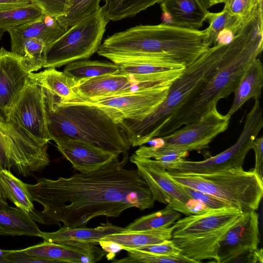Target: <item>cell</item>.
Masks as SVG:
<instances>
[{
  "mask_svg": "<svg viewBox=\"0 0 263 263\" xmlns=\"http://www.w3.org/2000/svg\"><path fill=\"white\" fill-rule=\"evenodd\" d=\"M128 159L126 152L121 160L118 157L93 171L27 184L32 201L43 206L29 215L44 224L74 228L101 216L118 217L129 208H153L155 200L149 189L137 168H126Z\"/></svg>",
  "mask_w": 263,
  "mask_h": 263,
  "instance_id": "obj_1",
  "label": "cell"
},
{
  "mask_svg": "<svg viewBox=\"0 0 263 263\" xmlns=\"http://www.w3.org/2000/svg\"><path fill=\"white\" fill-rule=\"evenodd\" d=\"M262 49L263 18L257 10L246 21L232 40L226 44L216 69L163 126L158 137L193 122L217 106L219 100L234 92L245 71Z\"/></svg>",
  "mask_w": 263,
  "mask_h": 263,
  "instance_id": "obj_2",
  "label": "cell"
},
{
  "mask_svg": "<svg viewBox=\"0 0 263 263\" xmlns=\"http://www.w3.org/2000/svg\"><path fill=\"white\" fill-rule=\"evenodd\" d=\"M201 30L163 23L138 25L108 36L98 54L113 63L139 57L165 59L187 67L210 47Z\"/></svg>",
  "mask_w": 263,
  "mask_h": 263,
  "instance_id": "obj_3",
  "label": "cell"
},
{
  "mask_svg": "<svg viewBox=\"0 0 263 263\" xmlns=\"http://www.w3.org/2000/svg\"><path fill=\"white\" fill-rule=\"evenodd\" d=\"M44 89L51 140L61 138L81 140L118 155L130 149L131 146L120 124L102 108L80 99L61 100L49 90Z\"/></svg>",
  "mask_w": 263,
  "mask_h": 263,
  "instance_id": "obj_4",
  "label": "cell"
},
{
  "mask_svg": "<svg viewBox=\"0 0 263 263\" xmlns=\"http://www.w3.org/2000/svg\"><path fill=\"white\" fill-rule=\"evenodd\" d=\"M225 46H211L186 67L170 86L163 101L141 119L124 120L119 123L131 146H140L158 137L163 126L216 69Z\"/></svg>",
  "mask_w": 263,
  "mask_h": 263,
  "instance_id": "obj_5",
  "label": "cell"
},
{
  "mask_svg": "<svg viewBox=\"0 0 263 263\" xmlns=\"http://www.w3.org/2000/svg\"><path fill=\"white\" fill-rule=\"evenodd\" d=\"M167 172L176 183L212 195L242 214L257 210L263 196V178L254 169L246 171L240 167L206 174Z\"/></svg>",
  "mask_w": 263,
  "mask_h": 263,
  "instance_id": "obj_6",
  "label": "cell"
},
{
  "mask_svg": "<svg viewBox=\"0 0 263 263\" xmlns=\"http://www.w3.org/2000/svg\"><path fill=\"white\" fill-rule=\"evenodd\" d=\"M110 21L102 7L68 29L46 47L44 68H57L78 60L89 58L98 51L106 27Z\"/></svg>",
  "mask_w": 263,
  "mask_h": 263,
  "instance_id": "obj_7",
  "label": "cell"
},
{
  "mask_svg": "<svg viewBox=\"0 0 263 263\" xmlns=\"http://www.w3.org/2000/svg\"><path fill=\"white\" fill-rule=\"evenodd\" d=\"M48 143L35 140L14 122L0 120V165L27 177L50 163Z\"/></svg>",
  "mask_w": 263,
  "mask_h": 263,
  "instance_id": "obj_8",
  "label": "cell"
},
{
  "mask_svg": "<svg viewBox=\"0 0 263 263\" xmlns=\"http://www.w3.org/2000/svg\"><path fill=\"white\" fill-rule=\"evenodd\" d=\"M255 101L246 116L242 130L232 146L204 160L192 161L183 159L170 165L166 170L187 174H206L242 167L247 155L252 149L254 140L263 126L260 102Z\"/></svg>",
  "mask_w": 263,
  "mask_h": 263,
  "instance_id": "obj_9",
  "label": "cell"
},
{
  "mask_svg": "<svg viewBox=\"0 0 263 263\" xmlns=\"http://www.w3.org/2000/svg\"><path fill=\"white\" fill-rule=\"evenodd\" d=\"M9 120L42 143L51 140L48 128L45 89L30 76L11 109Z\"/></svg>",
  "mask_w": 263,
  "mask_h": 263,
  "instance_id": "obj_10",
  "label": "cell"
},
{
  "mask_svg": "<svg viewBox=\"0 0 263 263\" xmlns=\"http://www.w3.org/2000/svg\"><path fill=\"white\" fill-rule=\"evenodd\" d=\"M230 119L221 114L217 106L213 107L193 122L161 137L162 142L160 145L186 152L202 150L227 129Z\"/></svg>",
  "mask_w": 263,
  "mask_h": 263,
  "instance_id": "obj_11",
  "label": "cell"
},
{
  "mask_svg": "<svg viewBox=\"0 0 263 263\" xmlns=\"http://www.w3.org/2000/svg\"><path fill=\"white\" fill-rule=\"evenodd\" d=\"M170 86L83 101L100 107L119 124L124 120H139L152 111L163 101Z\"/></svg>",
  "mask_w": 263,
  "mask_h": 263,
  "instance_id": "obj_12",
  "label": "cell"
},
{
  "mask_svg": "<svg viewBox=\"0 0 263 263\" xmlns=\"http://www.w3.org/2000/svg\"><path fill=\"white\" fill-rule=\"evenodd\" d=\"M129 160L136 165L155 201L186 216L191 215L186 205L191 197L180 184L171 178L164 167L155 160L141 157L135 154L129 157Z\"/></svg>",
  "mask_w": 263,
  "mask_h": 263,
  "instance_id": "obj_13",
  "label": "cell"
},
{
  "mask_svg": "<svg viewBox=\"0 0 263 263\" xmlns=\"http://www.w3.org/2000/svg\"><path fill=\"white\" fill-rule=\"evenodd\" d=\"M259 242L258 214L256 211L243 214L220 241L217 262H232L244 253L257 248Z\"/></svg>",
  "mask_w": 263,
  "mask_h": 263,
  "instance_id": "obj_14",
  "label": "cell"
},
{
  "mask_svg": "<svg viewBox=\"0 0 263 263\" xmlns=\"http://www.w3.org/2000/svg\"><path fill=\"white\" fill-rule=\"evenodd\" d=\"M22 57L0 49V120H9L11 109L24 89L30 74L21 63Z\"/></svg>",
  "mask_w": 263,
  "mask_h": 263,
  "instance_id": "obj_15",
  "label": "cell"
},
{
  "mask_svg": "<svg viewBox=\"0 0 263 263\" xmlns=\"http://www.w3.org/2000/svg\"><path fill=\"white\" fill-rule=\"evenodd\" d=\"M242 215L239 211L233 208L190 215L174 223L172 238H192L213 233L236 222Z\"/></svg>",
  "mask_w": 263,
  "mask_h": 263,
  "instance_id": "obj_16",
  "label": "cell"
},
{
  "mask_svg": "<svg viewBox=\"0 0 263 263\" xmlns=\"http://www.w3.org/2000/svg\"><path fill=\"white\" fill-rule=\"evenodd\" d=\"M53 141L63 157L80 173L96 170L115 160L119 155L81 140L61 138Z\"/></svg>",
  "mask_w": 263,
  "mask_h": 263,
  "instance_id": "obj_17",
  "label": "cell"
},
{
  "mask_svg": "<svg viewBox=\"0 0 263 263\" xmlns=\"http://www.w3.org/2000/svg\"><path fill=\"white\" fill-rule=\"evenodd\" d=\"M21 250L30 256L58 262L95 263L105 255V252L96 245L58 243L45 240Z\"/></svg>",
  "mask_w": 263,
  "mask_h": 263,
  "instance_id": "obj_18",
  "label": "cell"
},
{
  "mask_svg": "<svg viewBox=\"0 0 263 263\" xmlns=\"http://www.w3.org/2000/svg\"><path fill=\"white\" fill-rule=\"evenodd\" d=\"M11 39V51L14 52L27 39L42 40L46 47L58 40L66 31L57 19L44 12L38 18L8 29Z\"/></svg>",
  "mask_w": 263,
  "mask_h": 263,
  "instance_id": "obj_19",
  "label": "cell"
},
{
  "mask_svg": "<svg viewBox=\"0 0 263 263\" xmlns=\"http://www.w3.org/2000/svg\"><path fill=\"white\" fill-rule=\"evenodd\" d=\"M162 23L174 26L199 29L208 12L200 0H162Z\"/></svg>",
  "mask_w": 263,
  "mask_h": 263,
  "instance_id": "obj_20",
  "label": "cell"
},
{
  "mask_svg": "<svg viewBox=\"0 0 263 263\" xmlns=\"http://www.w3.org/2000/svg\"><path fill=\"white\" fill-rule=\"evenodd\" d=\"M133 82L127 75L120 73L91 78L79 82L75 90L80 99L88 101L126 93Z\"/></svg>",
  "mask_w": 263,
  "mask_h": 263,
  "instance_id": "obj_21",
  "label": "cell"
},
{
  "mask_svg": "<svg viewBox=\"0 0 263 263\" xmlns=\"http://www.w3.org/2000/svg\"><path fill=\"white\" fill-rule=\"evenodd\" d=\"M125 230V228L107 222L95 228H88L85 226L74 228L63 226L56 232H41L40 237L44 240L54 243L97 245L105 236Z\"/></svg>",
  "mask_w": 263,
  "mask_h": 263,
  "instance_id": "obj_22",
  "label": "cell"
},
{
  "mask_svg": "<svg viewBox=\"0 0 263 263\" xmlns=\"http://www.w3.org/2000/svg\"><path fill=\"white\" fill-rule=\"evenodd\" d=\"M235 223L213 233L198 237H175L172 238L171 240L180 250V253L183 256L192 260L194 262H200L206 259L213 260V262H217L219 242Z\"/></svg>",
  "mask_w": 263,
  "mask_h": 263,
  "instance_id": "obj_23",
  "label": "cell"
},
{
  "mask_svg": "<svg viewBox=\"0 0 263 263\" xmlns=\"http://www.w3.org/2000/svg\"><path fill=\"white\" fill-rule=\"evenodd\" d=\"M248 18L233 14L224 7L218 12L208 11L205 18L209 23L206 28L207 43L210 47L229 43L239 33Z\"/></svg>",
  "mask_w": 263,
  "mask_h": 263,
  "instance_id": "obj_24",
  "label": "cell"
},
{
  "mask_svg": "<svg viewBox=\"0 0 263 263\" xmlns=\"http://www.w3.org/2000/svg\"><path fill=\"white\" fill-rule=\"evenodd\" d=\"M263 87V65L257 58L248 66L235 89L232 106L226 114L231 117L249 99L259 100Z\"/></svg>",
  "mask_w": 263,
  "mask_h": 263,
  "instance_id": "obj_25",
  "label": "cell"
},
{
  "mask_svg": "<svg viewBox=\"0 0 263 263\" xmlns=\"http://www.w3.org/2000/svg\"><path fill=\"white\" fill-rule=\"evenodd\" d=\"M41 231L29 214L21 209H0V235L40 237Z\"/></svg>",
  "mask_w": 263,
  "mask_h": 263,
  "instance_id": "obj_26",
  "label": "cell"
},
{
  "mask_svg": "<svg viewBox=\"0 0 263 263\" xmlns=\"http://www.w3.org/2000/svg\"><path fill=\"white\" fill-rule=\"evenodd\" d=\"M173 226L147 230L124 231L105 236L101 240L111 241L125 249H135L161 243L172 238Z\"/></svg>",
  "mask_w": 263,
  "mask_h": 263,
  "instance_id": "obj_27",
  "label": "cell"
},
{
  "mask_svg": "<svg viewBox=\"0 0 263 263\" xmlns=\"http://www.w3.org/2000/svg\"><path fill=\"white\" fill-rule=\"evenodd\" d=\"M30 76L61 100L73 101L80 99L75 90L77 82L55 68H47L39 72L30 73Z\"/></svg>",
  "mask_w": 263,
  "mask_h": 263,
  "instance_id": "obj_28",
  "label": "cell"
},
{
  "mask_svg": "<svg viewBox=\"0 0 263 263\" xmlns=\"http://www.w3.org/2000/svg\"><path fill=\"white\" fill-rule=\"evenodd\" d=\"M63 72L78 83L98 76L119 73V68L112 62L85 59L66 64Z\"/></svg>",
  "mask_w": 263,
  "mask_h": 263,
  "instance_id": "obj_29",
  "label": "cell"
},
{
  "mask_svg": "<svg viewBox=\"0 0 263 263\" xmlns=\"http://www.w3.org/2000/svg\"><path fill=\"white\" fill-rule=\"evenodd\" d=\"M0 183L7 199L11 201L16 207L28 214L35 209L27 184L18 179L6 169L0 171Z\"/></svg>",
  "mask_w": 263,
  "mask_h": 263,
  "instance_id": "obj_30",
  "label": "cell"
},
{
  "mask_svg": "<svg viewBox=\"0 0 263 263\" xmlns=\"http://www.w3.org/2000/svg\"><path fill=\"white\" fill-rule=\"evenodd\" d=\"M162 0H105L102 7L105 16L112 21L136 15Z\"/></svg>",
  "mask_w": 263,
  "mask_h": 263,
  "instance_id": "obj_31",
  "label": "cell"
},
{
  "mask_svg": "<svg viewBox=\"0 0 263 263\" xmlns=\"http://www.w3.org/2000/svg\"><path fill=\"white\" fill-rule=\"evenodd\" d=\"M181 215V213L166 206L159 211L135 219L125 229L127 231H138L170 227L179 219Z\"/></svg>",
  "mask_w": 263,
  "mask_h": 263,
  "instance_id": "obj_32",
  "label": "cell"
},
{
  "mask_svg": "<svg viewBox=\"0 0 263 263\" xmlns=\"http://www.w3.org/2000/svg\"><path fill=\"white\" fill-rule=\"evenodd\" d=\"M43 10L33 2L21 6L0 10V29H8L39 18Z\"/></svg>",
  "mask_w": 263,
  "mask_h": 263,
  "instance_id": "obj_33",
  "label": "cell"
},
{
  "mask_svg": "<svg viewBox=\"0 0 263 263\" xmlns=\"http://www.w3.org/2000/svg\"><path fill=\"white\" fill-rule=\"evenodd\" d=\"M46 46L41 40L31 38L26 40L14 52L22 57L21 63L29 73L44 68Z\"/></svg>",
  "mask_w": 263,
  "mask_h": 263,
  "instance_id": "obj_34",
  "label": "cell"
},
{
  "mask_svg": "<svg viewBox=\"0 0 263 263\" xmlns=\"http://www.w3.org/2000/svg\"><path fill=\"white\" fill-rule=\"evenodd\" d=\"M101 0H68L69 7L65 14L56 18L67 31L81 20L98 11Z\"/></svg>",
  "mask_w": 263,
  "mask_h": 263,
  "instance_id": "obj_35",
  "label": "cell"
},
{
  "mask_svg": "<svg viewBox=\"0 0 263 263\" xmlns=\"http://www.w3.org/2000/svg\"><path fill=\"white\" fill-rule=\"evenodd\" d=\"M189 152L166 147L161 145H141L135 154L138 156L153 159L165 169L170 165L186 157Z\"/></svg>",
  "mask_w": 263,
  "mask_h": 263,
  "instance_id": "obj_36",
  "label": "cell"
},
{
  "mask_svg": "<svg viewBox=\"0 0 263 263\" xmlns=\"http://www.w3.org/2000/svg\"><path fill=\"white\" fill-rule=\"evenodd\" d=\"M127 257L112 261L114 263H185L194 262L192 260L183 256L181 253L176 255H160L139 251L126 249Z\"/></svg>",
  "mask_w": 263,
  "mask_h": 263,
  "instance_id": "obj_37",
  "label": "cell"
},
{
  "mask_svg": "<svg viewBox=\"0 0 263 263\" xmlns=\"http://www.w3.org/2000/svg\"><path fill=\"white\" fill-rule=\"evenodd\" d=\"M223 3L224 7L230 12L243 19L248 18L258 9L257 0H224Z\"/></svg>",
  "mask_w": 263,
  "mask_h": 263,
  "instance_id": "obj_38",
  "label": "cell"
},
{
  "mask_svg": "<svg viewBox=\"0 0 263 263\" xmlns=\"http://www.w3.org/2000/svg\"><path fill=\"white\" fill-rule=\"evenodd\" d=\"M180 185L191 199L201 202L211 210L232 208L224 201L212 195L189 187Z\"/></svg>",
  "mask_w": 263,
  "mask_h": 263,
  "instance_id": "obj_39",
  "label": "cell"
},
{
  "mask_svg": "<svg viewBox=\"0 0 263 263\" xmlns=\"http://www.w3.org/2000/svg\"><path fill=\"white\" fill-rule=\"evenodd\" d=\"M43 12L57 18L65 14L69 7L68 0H32Z\"/></svg>",
  "mask_w": 263,
  "mask_h": 263,
  "instance_id": "obj_40",
  "label": "cell"
},
{
  "mask_svg": "<svg viewBox=\"0 0 263 263\" xmlns=\"http://www.w3.org/2000/svg\"><path fill=\"white\" fill-rule=\"evenodd\" d=\"M133 249L165 256L176 255L180 253V250L175 245L171 239L165 240L161 243L143 246Z\"/></svg>",
  "mask_w": 263,
  "mask_h": 263,
  "instance_id": "obj_41",
  "label": "cell"
},
{
  "mask_svg": "<svg viewBox=\"0 0 263 263\" xmlns=\"http://www.w3.org/2000/svg\"><path fill=\"white\" fill-rule=\"evenodd\" d=\"M6 257L11 263H57L58 261L42 257L32 256L23 253L21 250H11Z\"/></svg>",
  "mask_w": 263,
  "mask_h": 263,
  "instance_id": "obj_42",
  "label": "cell"
},
{
  "mask_svg": "<svg viewBox=\"0 0 263 263\" xmlns=\"http://www.w3.org/2000/svg\"><path fill=\"white\" fill-rule=\"evenodd\" d=\"M252 149L255 153V163L254 170L262 178L263 137L256 138L252 144Z\"/></svg>",
  "mask_w": 263,
  "mask_h": 263,
  "instance_id": "obj_43",
  "label": "cell"
},
{
  "mask_svg": "<svg viewBox=\"0 0 263 263\" xmlns=\"http://www.w3.org/2000/svg\"><path fill=\"white\" fill-rule=\"evenodd\" d=\"M262 263L263 253L261 248L250 250L236 258L232 262Z\"/></svg>",
  "mask_w": 263,
  "mask_h": 263,
  "instance_id": "obj_44",
  "label": "cell"
},
{
  "mask_svg": "<svg viewBox=\"0 0 263 263\" xmlns=\"http://www.w3.org/2000/svg\"><path fill=\"white\" fill-rule=\"evenodd\" d=\"M99 245L102 250L107 253L106 257L108 260L114 259L116 253L121 250H124V246L111 241L100 240Z\"/></svg>",
  "mask_w": 263,
  "mask_h": 263,
  "instance_id": "obj_45",
  "label": "cell"
},
{
  "mask_svg": "<svg viewBox=\"0 0 263 263\" xmlns=\"http://www.w3.org/2000/svg\"><path fill=\"white\" fill-rule=\"evenodd\" d=\"M32 0H0V10L28 5Z\"/></svg>",
  "mask_w": 263,
  "mask_h": 263,
  "instance_id": "obj_46",
  "label": "cell"
},
{
  "mask_svg": "<svg viewBox=\"0 0 263 263\" xmlns=\"http://www.w3.org/2000/svg\"><path fill=\"white\" fill-rule=\"evenodd\" d=\"M2 167L0 165V171L2 170ZM0 201L4 205L6 208H9L11 206L9 205L7 202V197L5 192L0 183Z\"/></svg>",
  "mask_w": 263,
  "mask_h": 263,
  "instance_id": "obj_47",
  "label": "cell"
},
{
  "mask_svg": "<svg viewBox=\"0 0 263 263\" xmlns=\"http://www.w3.org/2000/svg\"><path fill=\"white\" fill-rule=\"evenodd\" d=\"M11 250L0 249V263H11L10 261L6 257Z\"/></svg>",
  "mask_w": 263,
  "mask_h": 263,
  "instance_id": "obj_48",
  "label": "cell"
},
{
  "mask_svg": "<svg viewBox=\"0 0 263 263\" xmlns=\"http://www.w3.org/2000/svg\"><path fill=\"white\" fill-rule=\"evenodd\" d=\"M224 0H209L210 7H212L213 5L223 3Z\"/></svg>",
  "mask_w": 263,
  "mask_h": 263,
  "instance_id": "obj_49",
  "label": "cell"
},
{
  "mask_svg": "<svg viewBox=\"0 0 263 263\" xmlns=\"http://www.w3.org/2000/svg\"><path fill=\"white\" fill-rule=\"evenodd\" d=\"M258 7L260 12L263 14V0H257Z\"/></svg>",
  "mask_w": 263,
  "mask_h": 263,
  "instance_id": "obj_50",
  "label": "cell"
},
{
  "mask_svg": "<svg viewBox=\"0 0 263 263\" xmlns=\"http://www.w3.org/2000/svg\"><path fill=\"white\" fill-rule=\"evenodd\" d=\"M6 31V30L4 29H0V40L1 39L2 36L3 35L4 32Z\"/></svg>",
  "mask_w": 263,
  "mask_h": 263,
  "instance_id": "obj_51",
  "label": "cell"
},
{
  "mask_svg": "<svg viewBox=\"0 0 263 263\" xmlns=\"http://www.w3.org/2000/svg\"><path fill=\"white\" fill-rule=\"evenodd\" d=\"M0 209H9V208H6L4 206V205L0 201Z\"/></svg>",
  "mask_w": 263,
  "mask_h": 263,
  "instance_id": "obj_52",
  "label": "cell"
}]
</instances>
